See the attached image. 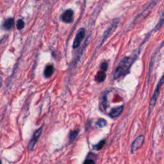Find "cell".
<instances>
[{
    "instance_id": "cell-11",
    "label": "cell",
    "mask_w": 164,
    "mask_h": 164,
    "mask_svg": "<svg viewBox=\"0 0 164 164\" xmlns=\"http://www.w3.org/2000/svg\"><path fill=\"white\" fill-rule=\"evenodd\" d=\"M105 78H106V73H105V71H104L98 72L95 78L96 81L98 82H99V83L104 81Z\"/></svg>"
},
{
    "instance_id": "cell-8",
    "label": "cell",
    "mask_w": 164,
    "mask_h": 164,
    "mask_svg": "<svg viewBox=\"0 0 164 164\" xmlns=\"http://www.w3.org/2000/svg\"><path fill=\"white\" fill-rule=\"evenodd\" d=\"M118 22H119V21L118 20H115L114 22H113V24L111 25V27L107 30V31L105 32L104 35V39H103V41H104V39H106L110 34H111L115 30V28H117V26H118Z\"/></svg>"
},
{
    "instance_id": "cell-16",
    "label": "cell",
    "mask_w": 164,
    "mask_h": 164,
    "mask_svg": "<svg viewBox=\"0 0 164 164\" xmlns=\"http://www.w3.org/2000/svg\"><path fill=\"white\" fill-rule=\"evenodd\" d=\"M104 143H105V140H101V141L98 145H96V146H95L96 149H97V150H100L101 149H102L104 145Z\"/></svg>"
},
{
    "instance_id": "cell-6",
    "label": "cell",
    "mask_w": 164,
    "mask_h": 164,
    "mask_svg": "<svg viewBox=\"0 0 164 164\" xmlns=\"http://www.w3.org/2000/svg\"><path fill=\"white\" fill-rule=\"evenodd\" d=\"M73 18H74V12L71 9L65 10L62 15V21L66 23L71 22L73 21Z\"/></svg>"
},
{
    "instance_id": "cell-10",
    "label": "cell",
    "mask_w": 164,
    "mask_h": 164,
    "mask_svg": "<svg viewBox=\"0 0 164 164\" xmlns=\"http://www.w3.org/2000/svg\"><path fill=\"white\" fill-rule=\"evenodd\" d=\"M54 71V68L53 67V65H49L47 66L44 70V76L46 78H49L50 77Z\"/></svg>"
},
{
    "instance_id": "cell-2",
    "label": "cell",
    "mask_w": 164,
    "mask_h": 164,
    "mask_svg": "<svg viewBox=\"0 0 164 164\" xmlns=\"http://www.w3.org/2000/svg\"><path fill=\"white\" fill-rule=\"evenodd\" d=\"M163 82H164V75L162 76V78H160V81H158V85H157V87L155 89V90L154 91L153 94L151 97V101H150V103H149V114L151 113L152 110H153V108L155 106L157 98H158V95H159V92H160V87L163 85Z\"/></svg>"
},
{
    "instance_id": "cell-14",
    "label": "cell",
    "mask_w": 164,
    "mask_h": 164,
    "mask_svg": "<svg viewBox=\"0 0 164 164\" xmlns=\"http://www.w3.org/2000/svg\"><path fill=\"white\" fill-rule=\"evenodd\" d=\"M97 125L99 128H103L107 125V121L103 119H99L97 122Z\"/></svg>"
},
{
    "instance_id": "cell-4",
    "label": "cell",
    "mask_w": 164,
    "mask_h": 164,
    "mask_svg": "<svg viewBox=\"0 0 164 164\" xmlns=\"http://www.w3.org/2000/svg\"><path fill=\"white\" fill-rule=\"evenodd\" d=\"M144 135H140L138 136L132 144V153H133L135 151H137L138 149L141 147L144 142Z\"/></svg>"
},
{
    "instance_id": "cell-18",
    "label": "cell",
    "mask_w": 164,
    "mask_h": 164,
    "mask_svg": "<svg viewBox=\"0 0 164 164\" xmlns=\"http://www.w3.org/2000/svg\"><path fill=\"white\" fill-rule=\"evenodd\" d=\"M94 161L92 159H87L85 162L84 163H94Z\"/></svg>"
},
{
    "instance_id": "cell-5",
    "label": "cell",
    "mask_w": 164,
    "mask_h": 164,
    "mask_svg": "<svg viewBox=\"0 0 164 164\" xmlns=\"http://www.w3.org/2000/svg\"><path fill=\"white\" fill-rule=\"evenodd\" d=\"M42 131V128L41 127V128H40L39 129V130H37L36 132H35V133L33 134V135L32 137V138L30 140V144L28 145V149L30 151H31V150L33 149L35 146H36L37 142L38 141V139H39V137L41 135Z\"/></svg>"
},
{
    "instance_id": "cell-13",
    "label": "cell",
    "mask_w": 164,
    "mask_h": 164,
    "mask_svg": "<svg viewBox=\"0 0 164 164\" xmlns=\"http://www.w3.org/2000/svg\"><path fill=\"white\" fill-rule=\"evenodd\" d=\"M79 133V130H75V131H73V132H71V133H70V135H69V140L70 141L72 142L73 140L75 139V138L77 137L78 134Z\"/></svg>"
},
{
    "instance_id": "cell-15",
    "label": "cell",
    "mask_w": 164,
    "mask_h": 164,
    "mask_svg": "<svg viewBox=\"0 0 164 164\" xmlns=\"http://www.w3.org/2000/svg\"><path fill=\"white\" fill-rule=\"evenodd\" d=\"M25 27V22L22 19H19L17 22V28L18 30H21Z\"/></svg>"
},
{
    "instance_id": "cell-7",
    "label": "cell",
    "mask_w": 164,
    "mask_h": 164,
    "mask_svg": "<svg viewBox=\"0 0 164 164\" xmlns=\"http://www.w3.org/2000/svg\"><path fill=\"white\" fill-rule=\"evenodd\" d=\"M124 109V107L123 106H119L118 107H115L113 108L111 110L109 115L112 118H116L119 117L123 112Z\"/></svg>"
},
{
    "instance_id": "cell-1",
    "label": "cell",
    "mask_w": 164,
    "mask_h": 164,
    "mask_svg": "<svg viewBox=\"0 0 164 164\" xmlns=\"http://www.w3.org/2000/svg\"><path fill=\"white\" fill-rule=\"evenodd\" d=\"M137 56L138 54H136L131 55L130 56L124 57L115 69L113 75L114 79H118L128 75L129 73V71H130L132 64L137 59Z\"/></svg>"
},
{
    "instance_id": "cell-3",
    "label": "cell",
    "mask_w": 164,
    "mask_h": 164,
    "mask_svg": "<svg viewBox=\"0 0 164 164\" xmlns=\"http://www.w3.org/2000/svg\"><path fill=\"white\" fill-rule=\"evenodd\" d=\"M85 29L81 28H80L76 36V37L75 39V41H74V42H73V48H78V47L80 46V44L81 43L82 41L84 40V37H85Z\"/></svg>"
},
{
    "instance_id": "cell-17",
    "label": "cell",
    "mask_w": 164,
    "mask_h": 164,
    "mask_svg": "<svg viewBox=\"0 0 164 164\" xmlns=\"http://www.w3.org/2000/svg\"><path fill=\"white\" fill-rule=\"evenodd\" d=\"M101 69L103 70V71H106L107 70V69H108V64H107V63L104 62V63L101 64Z\"/></svg>"
},
{
    "instance_id": "cell-9",
    "label": "cell",
    "mask_w": 164,
    "mask_h": 164,
    "mask_svg": "<svg viewBox=\"0 0 164 164\" xmlns=\"http://www.w3.org/2000/svg\"><path fill=\"white\" fill-rule=\"evenodd\" d=\"M14 25V19L9 18L7 19L3 25V27L5 30H10Z\"/></svg>"
},
{
    "instance_id": "cell-12",
    "label": "cell",
    "mask_w": 164,
    "mask_h": 164,
    "mask_svg": "<svg viewBox=\"0 0 164 164\" xmlns=\"http://www.w3.org/2000/svg\"><path fill=\"white\" fill-rule=\"evenodd\" d=\"M163 24H164V10L163 11V12H162V16H161V17H160V21H159V22L158 23V25H157V27L155 28V30L160 29Z\"/></svg>"
}]
</instances>
